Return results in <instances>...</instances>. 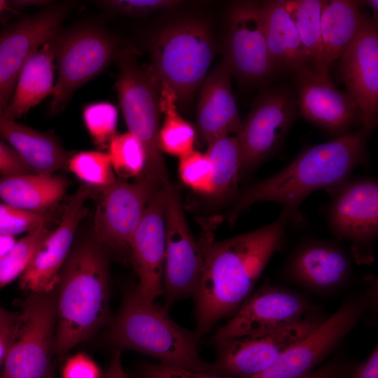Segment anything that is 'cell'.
Segmentation results:
<instances>
[{"instance_id": "cell-1", "label": "cell", "mask_w": 378, "mask_h": 378, "mask_svg": "<svg viewBox=\"0 0 378 378\" xmlns=\"http://www.w3.org/2000/svg\"><path fill=\"white\" fill-rule=\"evenodd\" d=\"M291 216L281 210L275 221L255 230L220 241H199L203 267L194 294L197 340L250 296L267 264L281 248Z\"/></svg>"}, {"instance_id": "cell-2", "label": "cell", "mask_w": 378, "mask_h": 378, "mask_svg": "<svg viewBox=\"0 0 378 378\" xmlns=\"http://www.w3.org/2000/svg\"><path fill=\"white\" fill-rule=\"evenodd\" d=\"M368 136L361 127L305 149L284 169L240 194L230 212L229 222L233 223L242 211L262 202L280 204L282 210L292 216L314 191L337 188L364 160Z\"/></svg>"}, {"instance_id": "cell-3", "label": "cell", "mask_w": 378, "mask_h": 378, "mask_svg": "<svg viewBox=\"0 0 378 378\" xmlns=\"http://www.w3.org/2000/svg\"><path fill=\"white\" fill-rule=\"evenodd\" d=\"M104 247L95 239L72 248L57 287L54 352L64 356L89 339L108 314V269Z\"/></svg>"}, {"instance_id": "cell-4", "label": "cell", "mask_w": 378, "mask_h": 378, "mask_svg": "<svg viewBox=\"0 0 378 378\" xmlns=\"http://www.w3.org/2000/svg\"><path fill=\"white\" fill-rule=\"evenodd\" d=\"M108 338L118 349H132L201 373L213 372L199 355L195 334L172 320L166 309L146 300L136 285L126 291Z\"/></svg>"}, {"instance_id": "cell-5", "label": "cell", "mask_w": 378, "mask_h": 378, "mask_svg": "<svg viewBox=\"0 0 378 378\" xmlns=\"http://www.w3.org/2000/svg\"><path fill=\"white\" fill-rule=\"evenodd\" d=\"M216 50L213 31L206 21L180 18L167 23L152 36L150 66L174 91L177 103L184 106L205 80Z\"/></svg>"}, {"instance_id": "cell-6", "label": "cell", "mask_w": 378, "mask_h": 378, "mask_svg": "<svg viewBox=\"0 0 378 378\" xmlns=\"http://www.w3.org/2000/svg\"><path fill=\"white\" fill-rule=\"evenodd\" d=\"M117 59L119 73L115 88L120 106L129 132L146 150L142 174L154 177L163 186L169 181L158 142L162 80L150 65L139 63L133 48L121 50Z\"/></svg>"}, {"instance_id": "cell-7", "label": "cell", "mask_w": 378, "mask_h": 378, "mask_svg": "<svg viewBox=\"0 0 378 378\" xmlns=\"http://www.w3.org/2000/svg\"><path fill=\"white\" fill-rule=\"evenodd\" d=\"M57 79L50 111L60 112L74 92L102 72L120 50L113 36L94 24L78 26L55 37Z\"/></svg>"}, {"instance_id": "cell-8", "label": "cell", "mask_w": 378, "mask_h": 378, "mask_svg": "<svg viewBox=\"0 0 378 378\" xmlns=\"http://www.w3.org/2000/svg\"><path fill=\"white\" fill-rule=\"evenodd\" d=\"M57 288L31 293L18 315L1 378H49L57 320Z\"/></svg>"}, {"instance_id": "cell-9", "label": "cell", "mask_w": 378, "mask_h": 378, "mask_svg": "<svg viewBox=\"0 0 378 378\" xmlns=\"http://www.w3.org/2000/svg\"><path fill=\"white\" fill-rule=\"evenodd\" d=\"M298 107L296 99L286 88H270L260 93L236 135L240 175L279 148L296 118Z\"/></svg>"}, {"instance_id": "cell-10", "label": "cell", "mask_w": 378, "mask_h": 378, "mask_svg": "<svg viewBox=\"0 0 378 378\" xmlns=\"http://www.w3.org/2000/svg\"><path fill=\"white\" fill-rule=\"evenodd\" d=\"M223 43V59L232 75L244 84L261 83L277 69L267 48L260 3L239 1L231 5Z\"/></svg>"}, {"instance_id": "cell-11", "label": "cell", "mask_w": 378, "mask_h": 378, "mask_svg": "<svg viewBox=\"0 0 378 378\" xmlns=\"http://www.w3.org/2000/svg\"><path fill=\"white\" fill-rule=\"evenodd\" d=\"M327 318L314 312L288 326L216 345L213 372L251 378L268 368L290 346L321 325Z\"/></svg>"}, {"instance_id": "cell-12", "label": "cell", "mask_w": 378, "mask_h": 378, "mask_svg": "<svg viewBox=\"0 0 378 378\" xmlns=\"http://www.w3.org/2000/svg\"><path fill=\"white\" fill-rule=\"evenodd\" d=\"M368 307L364 296L345 300L305 337L288 348L268 368L251 378H300L328 357L352 331Z\"/></svg>"}, {"instance_id": "cell-13", "label": "cell", "mask_w": 378, "mask_h": 378, "mask_svg": "<svg viewBox=\"0 0 378 378\" xmlns=\"http://www.w3.org/2000/svg\"><path fill=\"white\" fill-rule=\"evenodd\" d=\"M165 192V253L163 288L167 304L194 295L203 267L200 241L188 227L177 189L167 182Z\"/></svg>"}, {"instance_id": "cell-14", "label": "cell", "mask_w": 378, "mask_h": 378, "mask_svg": "<svg viewBox=\"0 0 378 378\" xmlns=\"http://www.w3.org/2000/svg\"><path fill=\"white\" fill-rule=\"evenodd\" d=\"M162 186L154 177L141 174L134 183L116 180L98 189L94 218L97 241L115 251L129 250L150 199Z\"/></svg>"}, {"instance_id": "cell-15", "label": "cell", "mask_w": 378, "mask_h": 378, "mask_svg": "<svg viewBox=\"0 0 378 378\" xmlns=\"http://www.w3.org/2000/svg\"><path fill=\"white\" fill-rule=\"evenodd\" d=\"M328 219L332 232L349 241L358 262L370 261V247L378 235L377 182L365 178L346 181L339 186Z\"/></svg>"}, {"instance_id": "cell-16", "label": "cell", "mask_w": 378, "mask_h": 378, "mask_svg": "<svg viewBox=\"0 0 378 378\" xmlns=\"http://www.w3.org/2000/svg\"><path fill=\"white\" fill-rule=\"evenodd\" d=\"M312 312L313 307L303 295L266 284L250 295L233 317L216 330L211 342L218 345L275 330L295 323Z\"/></svg>"}, {"instance_id": "cell-17", "label": "cell", "mask_w": 378, "mask_h": 378, "mask_svg": "<svg viewBox=\"0 0 378 378\" xmlns=\"http://www.w3.org/2000/svg\"><path fill=\"white\" fill-rule=\"evenodd\" d=\"M68 10L65 4L49 6L0 31V114L13 97L26 59L58 33Z\"/></svg>"}, {"instance_id": "cell-18", "label": "cell", "mask_w": 378, "mask_h": 378, "mask_svg": "<svg viewBox=\"0 0 378 378\" xmlns=\"http://www.w3.org/2000/svg\"><path fill=\"white\" fill-rule=\"evenodd\" d=\"M94 188L82 184L69 200L59 225L50 231L37 248L32 260L20 279V287L30 293L55 290L61 270L72 249L76 231L85 217L86 200Z\"/></svg>"}, {"instance_id": "cell-19", "label": "cell", "mask_w": 378, "mask_h": 378, "mask_svg": "<svg viewBox=\"0 0 378 378\" xmlns=\"http://www.w3.org/2000/svg\"><path fill=\"white\" fill-rule=\"evenodd\" d=\"M340 77L358 106L362 127L369 134L377 122L378 26L367 18L359 34L340 58Z\"/></svg>"}, {"instance_id": "cell-20", "label": "cell", "mask_w": 378, "mask_h": 378, "mask_svg": "<svg viewBox=\"0 0 378 378\" xmlns=\"http://www.w3.org/2000/svg\"><path fill=\"white\" fill-rule=\"evenodd\" d=\"M298 106L308 121L335 136H342L362 124L361 112L351 96L340 90L329 75L306 69L295 74Z\"/></svg>"}, {"instance_id": "cell-21", "label": "cell", "mask_w": 378, "mask_h": 378, "mask_svg": "<svg viewBox=\"0 0 378 378\" xmlns=\"http://www.w3.org/2000/svg\"><path fill=\"white\" fill-rule=\"evenodd\" d=\"M164 215L165 192L162 186L150 199L129 247L139 278L136 286L148 301H155L164 292Z\"/></svg>"}, {"instance_id": "cell-22", "label": "cell", "mask_w": 378, "mask_h": 378, "mask_svg": "<svg viewBox=\"0 0 378 378\" xmlns=\"http://www.w3.org/2000/svg\"><path fill=\"white\" fill-rule=\"evenodd\" d=\"M286 272L295 284L315 291L336 290L349 279L352 264L339 245L316 241L301 246L289 260Z\"/></svg>"}, {"instance_id": "cell-23", "label": "cell", "mask_w": 378, "mask_h": 378, "mask_svg": "<svg viewBox=\"0 0 378 378\" xmlns=\"http://www.w3.org/2000/svg\"><path fill=\"white\" fill-rule=\"evenodd\" d=\"M232 73L222 59L202 83L197 104L199 132L207 144L237 134L239 118L231 86Z\"/></svg>"}, {"instance_id": "cell-24", "label": "cell", "mask_w": 378, "mask_h": 378, "mask_svg": "<svg viewBox=\"0 0 378 378\" xmlns=\"http://www.w3.org/2000/svg\"><path fill=\"white\" fill-rule=\"evenodd\" d=\"M55 36L34 51L26 59L19 74L13 97L3 112L6 118L15 120L20 118L52 94L55 85L53 59Z\"/></svg>"}, {"instance_id": "cell-25", "label": "cell", "mask_w": 378, "mask_h": 378, "mask_svg": "<svg viewBox=\"0 0 378 378\" xmlns=\"http://www.w3.org/2000/svg\"><path fill=\"white\" fill-rule=\"evenodd\" d=\"M0 137L19 155L34 173L52 174L69 158L53 136L36 131L0 114Z\"/></svg>"}, {"instance_id": "cell-26", "label": "cell", "mask_w": 378, "mask_h": 378, "mask_svg": "<svg viewBox=\"0 0 378 378\" xmlns=\"http://www.w3.org/2000/svg\"><path fill=\"white\" fill-rule=\"evenodd\" d=\"M260 10L267 48L276 67L295 74L310 69L307 55L284 1H262Z\"/></svg>"}, {"instance_id": "cell-27", "label": "cell", "mask_w": 378, "mask_h": 378, "mask_svg": "<svg viewBox=\"0 0 378 378\" xmlns=\"http://www.w3.org/2000/svg\"><path fill=\"white\" fill-rule=\"evenodd\" d=\"M357 1H322L321 41L326 68L340 59L354 42L367 17Z\"/></svg>"}, {"instance_id": "cell-28", "label": "cell", "mask_w": 378, "mask_h": 378, "mask_svg": "<svg viewBox=\"0 0 378 378\" xmlns=\"http://www.w3.org/2000/svg\"><path fill=\"white\" fill-rule=\"evenodd\" d=\"M67 181L59 176L29 173L0 177V199L31 211H48L65 193Z\"/></svg>"}, {"instance_id": "cell-29", "label": "cell", "mask_w": 378, "mask_h": 378, "mask_svg": "<svg viewBox=\"0 0 378 378\" xmlns=\"http://www.w3.org/2000/svg\"><path fill=\"white\" fill-rule=\"evenodd\" d=\"M307 55L311 70L318 75H329L326 68L321 41L322 0L284 1Z\"/></svg>"}, {"instance_id": "cell-30", "label": "cell", "mask_w": 378, "mask_h": 378, "mask_svg": "<svg viewBox=\"0 0 378 378\" xmlns=\"http://www.w3.org/2000/svg\"><path fill=\"white\" fill-rule=\"evenodd\" d=\"M211 166V196L223 199L237 190L240 176V153L236 136H227L208 144L205 153Z\"/></svg>"}, {"instance_id": "cell-31", "label": "cell", "mask_w": 378, "mask_h": 378, "mask_svg": "<svg viewBox=\"0 0 378 378\" xmlns=\"http://www.w3.org/2000/svg\"><path fill=\"white\" fill-rule=\"evenodd\" d=\"M176 104L174 91L162 81L160 108L164 119L159 131V146L162 151L181 158L194 150L195 132L178 114Z\"/></svg>"}, {"instance_id": "cell-32", "label": "cell", "mask_w": 378, "mask_h": 378, "mask_svg": "<svg viewBox=\"0 0 378 378\" xmlns=\"http://www.w3.org/2000/svg\"><path fill=\"white\" fill-rule=\"evenodd\" d=\"M108 148L113 169L118 176L127 178L142 174L146 163V150L132 133L115 134Z\"/></svg>"}, {"instance_id": "cell-33", "label": "cell", "mask_w": 378, "mask_h": 378, "mask_svg": "<svg viewBox=\"0 0 378 378\" xmlns=\"http://www.w3.org/2000/svg\"><path fill=\"white\" fill-rule=\"evenodd\" d=\"M50 232L47 226H43L28 232L0 259V289L21 276Z\"/></svg>"}, {"instance_id": "cell-34", "label": "cell", "mask_w": 378, "mask_h": 378, "mask_svg": "<svg viewBox=\"0 0 378 378\" xmlns=\"http://www.w3.org/2000/svg\"><path fill=\"white\" fill-rule=\"evenodd\" d=\"M66 166L83 184L94 188H103L116 181L106 153L82 151L69 158Z\"/></svg>"}, {"instance_id": "cell-35", "label": "cell", "mask_w": 378, "mask_h": 378, "mask_svg": "<svg viewBox=\"0 0 378 378\" xmlns=\"http://www.w3.org/2000/svg\"><path fill=\"white\" fill-rule=\"evenodd\" d=\"M85 125L99 148L108 146L111 139L116 134L118 110L109 102H97L88 104L83 109Z\"/></svg>"}, {"instance_id": "cell-36", "label": "cell", "mask_w": 378, "mask_h": 378, "mask_svg": "<svg viewBox=\"0 0 378 378\" xmlns=\"http://www.w3.org/2000/svg\"><path fill=\"white\" fill-rule=\"evenodd\" d=\"M52 218L48 211H31L0 203V234L15 237L47 226Z\"/></svg>"}, {"instance_id": "cell-37", "label": "cell", "mask_w": 378, "mask_h": 378, "mask_svg": "<svg viewBox=\"0 0 378 378\" xmlns=\"http://www.w3.org/2000/svg\"><path fill=\"white\" fill-rule=\"evenodd\" d=\"M178 174L181 181L192 190L211 193V166L204 153L193 150L180 158Z\"/></svg>"}, {"instance_id": "cell-38", "label": "cell", "mask_w": 378, "mask_h": 378, "mask_svg": "<svg viewBox=\"0 0 378 378\" xmlns=\"http://www.w3.org/2000/svg\"><path fill=\"white\" fill-rule=\"evenodd\" d=\"M105 10L130 16H141L153 12L169 9L180 4L174 0H109L98 1Z\"/></svg>"}, {"instance_id": "cell-39", "label": "cell", "mask_w": 378, "mask_h": 378, "mask_svg": "<svg viewBox=\"0 0 378 378\" xmlns=\"http://www.w3.org/2000/svg\"><path fill=\"white\" fill-rule=\"evenodd\" d=\"M62 375V378H102L97 364L84 353L69 357L64 365Z\"/></svg>"}, {"instance_id": "cell-40", "label": "cell", "mask_w": 378, "mask_h": 378, "mask_svg": "<svg viewBox=\"0 0 378 378\" xmlns=\"http://www.w3.org/2000/svg\"><path fill=\"white\" fill-rule=\"evenodd\" d=\"M144 378H231L195 372L183 367L162 362L144 369Z\"/></svg>"}, {"instance_id": "cell-41", "label": "cell", "mask_w": 378, "mask_h": 378, "mask_svg": "<svg viewBox=\"0 0 378 378\" xmlns=\"http://www.w3.org/2000/svg\"><path fill=\"white\" fill-rule=\"evenodd\" d=\"M34 173L19 155L8 144L0 141L1 176Z\"/></svg>"}, {"instance_id": "cell-42", "label": "cell", "mask_w": 378, "mask_h": 378, "mask_svg": "<svg viewBox=\"0 0 378 378\" xmlns=\"http://www.w3.org/2000/svg\"><path fill=\"white\" fill-rule=\"evenodd\" d=\"M356 368L342 359H334L300 378H350Z\"/></svg>"}, {"instance_id": "cell-43", "label": "cell", "mask_w": 378, "mask_h": 378, "mask_svg": "<svg viewBox=\"0 0 378 378\" xmlns=\"http://www.w3.org/2000/svg\"><path fill=\"white\" fill-rule=\"evenodd\" d=\"M17 319L18 315L10 319L0 322V370L3 368L10 346Z\"/></svg>"}, {"instance_id": "cell-44", "label": "cell", "mask_w": 378, "mask_h": 378, "mask_svg": "<svg viewBox=\"0 0 378 378\" xmlns=\"http://www.w3.org/2000/svg\"><path fill=\"white\" fill-rule=\"evenodd\" d=\"M350 378H378V347L375 346L370 355L358 367Z\"/></svg>"}, {"instance_id": "cell-45", "label": "cell", "mask_w": 378, "mask_h": 378, "mask_svg": "<svg viewBox=\"0 0 378 378\" xmlns=\"http://www.w3.org/2000/svg\"><path fill=\"white\" fill-rule=\"evenodd\" d=\"M104 378H127L122 365L120 349H117L113 354Z\"/></svg>"}, {"instance_id": "cell-46", "label": "cell", "mask_w": 378, "mask_h": 378, "mask_svg": "<svg viewBox=\"0 0 378 378\" xmlns=\"http://www.w3.org/2000/svg\"><path fill=\"white\" fill-rule=\"evenodd\" d=\"M15 242V237L0 234V259L11 249Z\"/></svg>"}, {"instance_id": "cell-47", "label": "cell", "mask_w": 378, "mask_h": 378, "mask_svg": "<svg viewBox=\"0 0 378 378\" xmlns=\"http://www.w3.org/2000/svg\"><path fill=\"white\" fill-rule=\"evenodd\" d=\"M13 4L18 6H48L49 4L48 1H11Z\"/></svg>"}, {"instance_id": "cell-48", "label": "cell", "mask_w": 378, "mask_h": 378, "mask_svg": "<svg viewBox=\"0 0 378 378\" xmlns=\"http://www.w3.org/2000/svg\"><path fill=\"white\" fill-rule=\"evenodd\" d=\"M378 1L374 0H368V1H359L360 4L366 5L368 6L372 11L373 12V18L377 19V12H378Z\"/></svg>"}, {"instance_id": "cell-49", "label": "cell", "mask_w": 378, "mask_h": 378, "mask_svg": "<svg viewBox=\"0 0 378 378\" xmlns=\"http://www.w3.org/2000/svg\"><path fill=\"white\" fill-rule=\"evenodd\" d=\"M16 314L9 312L0 307V322L10 319L15 317Z\"/></svg>"}, {"instance_id": "cell-50", "label": "cell", "mask_w": 378, "mask_h": 378, "mask_svg": "<svg viewBox=\"0 0 378 378\" xmlns=\"http://www.w3.org/2000/svg\"><path fill=\"white\" fill-rule=\"evenodd\" d=\"M8 3V2L4 0H0V13H1L2 11H4V10L7 8Z\"/></svg>"}, {"instance_id": "cell-51", "label": "cell", "mask_w": 378, "mask_h": 378, "mask_svg": "<svg viewBox=\"0 0 378 378\" xmlns=\"http://www.w3.org/2000/svg\"><path fill=\"white\" fill-rule=\"evenodd\" d=\"M49 378H52V377H51V376H50V377H49Z\"/></svg>"}, {"instance_id": "cell-52", "label": "cell", "mask_w": 378, "mask_h": 378, "mask_svg": "<svg viewBox=\"0 0 378 378\" xmlns=\"http://www.w3.org/2000/svg\"><path fill=\"white\" fill-rule=\"evenodd\" d=\"M0 378H1V375H0Z\"/></svg>"}]
</instances>
